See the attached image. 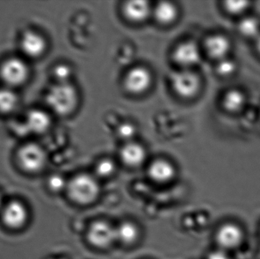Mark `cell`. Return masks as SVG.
<instances>
[{"instance_id": "5bb4252c", "label": "cell", "mask_w": 260, "mask_h": 259, "mask_svg": "<svg viewBox=\"0 0 260 259\" xmlns=\"http://www.w3.org/2000/svg\"><path fill=\"white\" fill-rule=\"evenodd\" d=\"M200 49L193 42L183 43L174 50V60L182 66L196 65L200 62Z\"/></svg>"}, {"instance_id": "2e32d148", "label": "cell", "mask_w": 260, "mask_h": 259, "mask_svg": "<svg viewBox=\"0 0 260 259\" xmlns=\"http://www.w3.org/2000/svg\"><path fill=\"white\" fill-rule=\"evenodd\" d=\"M123 12L126 18L130 21L133 22H142L149 15V3L143 0L127 2L123 7Z\"/></svg>"}, {"instance_id": "9c48e42d", "label": "cell", "mask_w": 260, "mask_h": 259, "mask_svg": "<svg viewBox=\"0 0 260 259\" xmlns=\"http://www.w3.org/2000/svg\"><path fill=\"white\" fill-rule=\"evenodd\" d=\"M151 76L146 68L136 67L130 70L125 79V86L132 94H142L151 85Z\"/></svg>"}, {"instance_id": "83f0119b", "label": "cell", "mask_w": 260, "mask_h": 259, "mask_svg": "<svg viewBox=\"0 0 260 259\" xmlns=\"http://www.w3.org/2000/svg\"><path fill=\"white\" fill-rule=\"evenodd\" d=\"M207 259H233V256L230 252L216 248L208 254Z\"/></svg>"}, {"instance_id": "e0dca14e", "label": "cell", "mask_w": 260, "mask_h": 259, "mask_svg": "<svg viewBox=\"0 0 260 259\" xmlns=\"http://www.w3.org/2000/svg\"><path fill=\"white\" fill-rule=\"evenodd\" d=\"M238 32L242 38L254 40L260 36V20L253 15H245L238 21Z\"/></svg>"}, {"instance_id": "cb8c5ba5", "label": "cell", "mask_w": 260, "mask_h": 259, "mask_svg": "<svg viewBox=\"0 0 260 259\" xmlns=\"http://www.w3.org/2000/svg\"><path fill=\"white\" fill-rule=\"evenodd\" d=\"M115 164L111 160L105 159L98 164L96 171L98 174L102 177L111 176L115 171Z\"/></svg>"}, {"instance_id": "8fae6325", "label": "cell", "mask_w": 260, "mask_h": 259, "mask_svg": "<svg viewBox=\"0 0 260 259\" xmlns=\"http://www.w3.org/2000/svg\"><path fill=\"white\" fill-rule=\"evenodd\" d=\"M247 103V94L238 88H230L226 91L221 99L223 109L231 114L242 112Z\"/></svg>"}, {"instance_id": "f1b7e54d", "label": "cell", "mask_w": 260, "mask_h": 259, "mask_svg": "<svg viewBox=\"0 0 260 259\" xmlns=\"http://www.w3.org/2000/svg\"><path fill=\"white\" fill-rule=\"evenodd\" d=\"M256 52H257L258 54L260 56V36L257 38L256 41Z\"/></svg>"}, {"instance_id": "d4e9b609", "label": "cell", "mask_w": 260, "mask_h": 259, "mask_svg": "<svg viewBox=\"0 0 260 259\" xmlns=\"http://www.w3.org/2000/svg\"><path fill=\"white\" fill-rule=\"evenodd\" d=\"M53 74L59 84L68 83L67 80L72 76L71 68L68 65H59L54 68Z\"/></svg>"}, {"instance_id": "44dd1931", "label": "cell", "mask_w": 260, "mask_h": 259, "mask_svg": "<svg viewBox=\"0 0 260 259\" xmlns=\"http://www.w3.org/2000/svg\"><path fill=\"white\" fill-rule=\"evenodd\" d=\"M117 240H120L125 244H132L135 243L139 237V231L136 225L129 222L121 224L116 228Z\"/></svg>"}, {"instance_id": "7402d4cb", "label": "cell", "mask_w": 260, "mask_h": 259, "mask_svg": "<svg viewBox=\"0 0 260 259\" xmlns=\"http://www.w3.org/2000/svg\"><path fill=\"white\" fill-rule=\"evenodd\" d=\"M239 69V64L232 56L218 61L215 71L218 76L222 78H231L235 76Z\"/></svg>"}, {"instance_id": "ffe728a7", "label": "cell", "mask_w": 260, "mask_h": 259, "mask_svg": "<svg viewBox=\"0 0 260 259\" xmlns=\"http://www.w3.org/2000/svg\"><path fill=\"white\" fill-rule=\"evenodd\" d=\"M18 103V96L12 89H0V113L7 114L13 112L16 109Z\"/></svg>"}, {"instance_id": "6da1fadb", "label": "cell", "mask_w": 260, "mask_h": 259, "mask_svg": "<svg viewBox=\"0 0 260 259\" xmlns=\"http://www.w3.org/2000/svg\"><path fill=\"white\" fill-rule=\"evenodd\" d=\"M247 239L245 228L237 220L224 221L215 231L217 248L232 254L241 250L245 245Z\"/></svg>"}, {"instance_id": "7a4b0ae2", "label": "cell", "mask_w": 260, "mask_h": 259, "mask_svg": "<svg viewBox=\"0 0 260 259\" xmlns=\"http://www.w3.org/2000/svg\"><path fill=\"white\" fill-rule=\"evenodd\" d=\"M46 101L55 114L67 116L77 106V91L69 83H58L49 90L46 95Z\"/></svg>"}, {"instance_id": "4dcf8cb0", "label": "cell", "mask_w": 260, "mask_h": 259, "mask_svg": "<svg viewBox=\"0 0 260 259\" xmlns=\"http://www.w3.org/2000/svg\"><path fill=\"white\" fill-rule=\"evenodd\" d=\"M259 237H260V226H259Z\"/></svg>"}, {"instance_id": "d6986e66", "label": "cell", "mask_w": 260, "mask_h": 259, "mask_svg": "<svg viewBox=\"0 0 260 259\" xmlns=\"http://www.w3.org/2000/svg\"><path fill=\"white\" fill-rule=\"evenodd\" d=\"M154 16L157 21L164 24H169L176 19L177 9L174 5L168 2H162L156 6Z\"/></svg>"}, {"instance_id": "277c9868", "label": "cell", "mask_w": 260, "mask_h": 259, "mask_svg": "<svg viewBox=\"0 0 260 259\" xmlns=\"http://www.w3.org/2000/svg\"><path fill=\"white\" fill-rule=\"evenodd\" d=\"M0 74L8 86L18 87L25 83L28 79L29 68L22 59L11 58L3 62Z\"/></svg>"}, {"instance_id": "f546056e", "label": "cell", "mask_w": 260, "mask_h": 259, "mask_svg": "<svg viewBox=\"0 0 260 259\" xmlns=\"http://www.w3.org/2000/svg\"><path fill=\"white\" fill-rule=\"evenodd\" d=\"M1 204H2V199H1V197H0V207H1Z\"/></svg>"}, {"instance_id": "5b68a950", "label": "cell", "mask_w": 260, "mask_h": 259, "mask_svg": "<svg viewBox=\"0 0 260 259\" xmlns=\"http://www.w3.org/2000/svg\"><path fill=\"white\" fill-rule=\"evenodd\" d=\"M18 158L21 167L29 173L40 171L47 162V155L44 149L33 143L23 146L18 152Z\"/></svg>"}, {"instance_id": "7c38bea8", "label": "cell", "mask_w": 260, "mask_h": 259, "mask_svg": "<svg viewBox=\"0 0 260 259\" xmlns=\"http://www.w3.org/2000/svg\"><path fill=\"white\" fill-rule=\"evenodd\" d=\"M28 133L44 134L51 125L50 116L41 109H32L27 113L24 121Z\"/></svg>"}, {"instance_id": "ac0fdd59", "label": "cell", "mask_w": 260, "mask_h": 259, "mask_svg": "<svg viewBox=\"0 0 260 259\" xmlns=\"http://www.w3.org/2000/svg\"><path fill=\"white\" fill-rule=\"evenodd\" d=\"M120 155L123 163L132 167H139L145 161L146 157L145 149L136 143H129L125 145Z\"/></svg>"}, {"instance_id": "603a6c76", "label": "cell", "mask_w": 260, "mask_h": 259, "mask_svg": "<svg viewBox=\"0 0 260 259\" xmlns=\"http://www.w3.org/2000/svg\"><path fill=\"white\" fill-rule=\"evenodd\" d=\"M252 6L251 2L249 1H230L224 2L223 8L226 13L231 16L242 17L245 16L246 13L249 12Z\"/></svg>"}, {"instance_id": "1f68e13d", "label": "cell", "mask_w": 260, "mask_h": 259, "mask_svg": "<svg viewBox=\"0 0 260 259\" xmlns=\"http://www.w3.org/2000/svg\"><path fill=\"white\" fill-rule=\"evenodd\" d=\"M259 115H260V109H259Z\"/></svg>"}, {"instance_id": "52a82bcc", "label": "cell", "mask_w": 260, "mask_h": 259, "mask_svg": "<svg viewBox=\"0 0 260 259\" xmlns=\"http://www.w3.org/2000/svg\"><path fill=\"white\" fill-rule=\"evenodd\" d=\"M88 240L92 246L105 249L117 240L116 229L106 222H94L88 230Z\"/></svg>"}, {"instance_id": "4316f807", "label": "cell", "mask_w": 260, "mask_h": 259, "mask_svg": "<svg viewBox=\"0 0 260 259\" xmlns=\"http://www.w3.org/2000/svg\"><path fill=\"white\" fill-rule=\"evenodd\" d=\"M136 129L133 125L129 123H125L120 126L118 129V134L123 139H128L134 135Z\"/></svg>"}, {"instance_id": "8992f818", "label": "cell", "mask_w": 260, "mask_h": 259, "mask_svg": "<svg viewBox=\"0 0 260 259\" xmlns=\"http://www.w3.org/2000/svg\"><path fill=\"white\" fill-rule=\"evenodd\" d=\"M171 83L174 91L183 98H191L200 91V78L190 71L185 70L174 73Z\"/></svg>"}, {"instance_id": "30bf717a", "label": "cell", "mask_w": 260, "mask_h": 259, "mask_svg": "<svg viewBox=\"0 0 260 259\" xmlns=\"http://www.w3.org/2000/svg\"><path fill=\"white\" fill-rule=\"evenodd\" d=\"M21 49L25 56L30 58H38L42 56L47 48L45 40L35 31H27L21 40Z\"/></svg>"}, {"instance_id": "9a60e30c", "label": "cell", "mask_w": 260, "mask_h": 259, "mask_svg": "<svg viewBox=\"0 0 260 259\" xmlns=\"http://www.w3.org/2000/svg\"><path fill=\"white\" fill-rule=\"evenodd\" d=\"M150 178L156 182L165 183L169 182L175 175V169L172 164L165 160H157L148 168Z\"/></svg>"}, {"instance_id": "484cf974", "label": "cell", "mask_w": 260, "mask_h": 259, "mask_svg": "<svg viewBox=\"0 0 260 259\" xmlns=\"http://www.w3.org/2000/svg\"><path fill=\"white\" fill-rule=\"evenodd\" d=\"M48 186L52 191L55 193L62 191L66 187V180L59 175H53L50 176L48 181Z\"/></svg>"}, {"instance_id": "4fadbf2b", "label": "cell", "mask_w": 260, "mask_h": 259, "mask_svg": "<svg viewBox=\"0 0 260 259\" xmlns=\"http://www.w3.org/2000/svg\"><path fill=\"white\" fill-rule=\"evenodd\" d=\"M27 219V209L23 204L16 201L8 204L3 211V220L11 228H21Z\"/></svg>"}, {"instance_id": "ba28073f", "label": "cell", "mask_w": 260, "mask_h": 259, "mask_svg": "<svg viewBox=\"0 0 260 259\" xmlns=\"http://www.w3.org/2000/svg\"><path fill=\"white\" fill-rule=\"evenodd\" d=\"M205 48L209 57L218 62L231 56L232 42L229 36L218 33L209 36L206 40Z\"/></svg>"}, {"instance_id": "3957f363", "label": "cell", "mask_w": 260, "mask_h": 259, "mask_svg": "<svg viewBox=\"0 0 260 259\" xmlns=\"http://www.w3.org/2000/svg\"><path fill=\"white\" fill-rule=\"evenodd\" d=\"M70 197L76 203L88 205L97 199L100 187L97 180L87 174L78 175L67 185Z\"/></svg>"}]
</instances>
